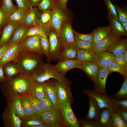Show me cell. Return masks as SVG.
<instances>
[{
    "label": "cell",
    "instance_id": "obj_53",
    "mask_svg": "<svg viewBox=\"0 0 127 127\" xmlns=\"http://www.w3.org/2000/svg\"><path fill=\"white\" fill-rule=\"evenodd\" d=\"M19 8L27 10L29 8L31 5L28 0H14Z\"/></svg>",
    "mask_w": 127,
    "mask_h": 127
},
{
    "label": "cell",
    "instance_id": "obj_5",
    "mask_svg": "<svg viewBox=\"0 0 127 127\" xmlns=\"http://www.w3.org/2000/svg\"><path fill=\"white\" fill-rule=\"evenodd\" d=\"M40 36L37 35L24 38L20 42V52L30 51L44 54L40 45Z\"/></svg>",
    "mask_w": 127,
    "mask_h": 127
},
{
    "label": "cell",
    "instance_id": "obj_22",
    "mask_svg": "<svg viewBox=\"0 0 127 127\" xmlns=\"http://www.w3.org/2000/svg\"><path fill=\"white\" fill-rule=\"evenodd\" d=\"M21 98L17 95H14L7 100V105L12 108L16 114L22 119L25 115L21 105Z\"/></svg>",
    "mask_w": 127,
    "mask_h": 127
},
{
    "label": "cell",
    "instance_id": "obj_38",
    "mask_svg": "<svg viewBox=\"0 0 127 127\" xmlns=\"http://www.w3.org/2000/svg\"><path fill=\"white\" fill-rule=\"evenodd\" d=\"M57 3L56 0H40L36 6L42 12L51 10Z\"/></svg>",
    "mask_w": 127,
    "mask_h": 127
},
{
    "label": "cell",
    "instance_id": "obj_10",
    "mask_svg": "<svg viewBox=\"0 0 127 127\" xmlns=\"http://www.w3.org/2000/svg\"><path fill=\"white\" fill-rule=\"evenodd\" d=\"M73 30L69 24L63 26L58 36L63 49L71 46L75 42V39Z\"/></svg>",
    "mask_w": 127,
    "mask_h": 127
},
{
    "label": "cell",
    "instance_id": "obj_32",
    "mask_svg": "<svg viewBox=\"0 0 127 127\" xmlns=\"http://www.w3.org/2000/svg\"><path fill=\"white\" fill-rule=\"evenodd\" d=\"M46 26L41 25L39 22L27 28L25 37L37 35H41L46 34L47 36L50 31L44 28Z\"/></svg>",
    "mask_w": 127,
    "mask_h": 127
},
{
    "label": "cell",
    "instance_id": "obj_16",
    "mask_svg": "<svg viewBox=\"0 0 127 127\" xmlns=\"http://www.w3.org/2000/svg\"><path fill=\"white\" fill-rule=\"evenodd\" d=\"M43 83L46 94L52 102L56 110L59 112L60 104L56 92L55 81L50 79Z\"/></svg>",
    "mask_w": 127,
    "mask_h": 127
},
{
    "label": "cell",
    "instance_id": "obj_61",
    "mask_svg": "<svg viewBox=\"0 0 127 127\" xmlns=\"http://www.w3.org/2000/svg\"><path fill=\"white\" fill-rule=\"evenodd\" d=\"M123 55L126 62H127V50H126L125 52L123 53Z\"/></svg>",
    "mask_w": 127,
    "mask_h": 127
},
{
    "label": "cell",
    "instance_id": "obj_39",
    "mask_svg": "<svg viewBox=\"0 0 127 127\" xmlns=\"http://www.w3.org/2000/svg\"><path fill=\"white\" fill-rule=\"evenodd\" d=\"M21 102L22 109L25 115H29L35 114L30 104L28 95L21 97Z\"/></svg>",
    "mask_w": 127,
    "mask_h": 127
},
{
    "label": "cell",
    "instance_id": "obj_49",
    "mask_svg": "<svg viewBox=\"0 0 127 127\" xmlns=\"http://www.w3.org/2000/svg\"><path fill=\"white\" fill-rule=\"evenodd\" d=\"M105 4L108 14L118 20L115 8L110 0H103Z\"/></svg>",
    "mask_w": 127,
    "mask_h": 127
},
{
    "label": "cell",
    "instance_id": "obj_58",
    "mask_svg": "<svg viewBox=\"0 0 127 127\" xmlns=\"http://www.w3.org/2000/svg\"><path fill=\"white\" fill-rule=\"evenodd\" d=\"M3 67L0 66V84L6 80L3 72Z\"/></svg>",
    "mask_w": 127,
    "mask_h": 127
},
{
    "label": "cell",
    "instance_id": "obj_27",
    "mask_svg": "<svg viewBox=\"0 0 127 127\" xmlns=\"http://www.w3.org/2000/svg\"><path fill=\"white\" fill-rule=\"evenodd\" d=\"M22 120L21 127H36L44 123L40 115L35 114L25 115Z\"/></svg>",
    "mask_w": 127,
    "mask_h": 127
},
{
    "label": "cell",
    "instance_id": "obj_14",
    "mask_svg": "<svg viewBox=\"0 0 127 127\" xmlns=\"http://www.w3.org/2000/svg\"><path fill=\"white\" fill-rule=\"evenodd\" d=\"M111 73L107 68L99 67L94 82L95 90L102 93L107 94L106 82L108 75Z\"/></svg>",
    "mask_w": 127,
    "mask_h": 127
},
{
    "label": "cell",
    "instance_id": "obj_33",
    "mask_svg": "<svg viewBox=\"0 0 127 127\" xmlns=\"http://www.w3.org/2000/svg\"><path fill=\"white\" fill-rule=\"evenodd\" d=\"M29 101L34 113L40 115L43 112L40 100L32 92L28 95Z\"/></svg>",
    "mask_w": 127,
    "mask_h": 127
},
{
    "label": "cell",
    "instance_id": "obj_21",
    "mask_svg": "<svg viewBox=\"0 0 127 127\" xmlns=\"http://www.w3.org/2000/svg\"><path fill=\"white\" fill-rule=\"evenodd\" d=\"M99 67L96 62H80L79 68L84 71L90 79L94 82Z\"/></svg>",
    "mask_w": 127,
    "mask_h": 127
},
{
    "label": "cell",
    "instance_id": "obj_41",
    "mask_svg": "<svg viewBox=\"0 0 127 127\" xmlns=\"http://www.w3.org/2000/svg\"><path fill=\"white\" fill-rule=\"evenodd\" d=\"M40 43L43 54L47 59L49 56L50 44L48 37L46 34L40 36Z\"/></svg>",
    "mask_w": 127,
    "mask_h": 127
},
{
    "label": "cell",
    "instance_id": "obj_42",
    "mask_svg": "<svg viewBox=\"0 0 127 127\" xmlns=\"http://www.w3.org/2000/svg\"><path fill=\"white\" fill-rule=\"evenodd\" d=\"M40 101L43 112L56 111L52 102L46 94L44 98Z\"/></svg>",
    "mask_w": 127,
    "mask_h": 127
},
{
    "label": "cell",
    "instance_id": "obj_3",
    "mask_svg": "<svg viewBox=\"0 0 127 127\" xmlns=\"http://www.w3.org/2000/svg\"><path fill=\"white\" fill-rule=\"evenodd\" d=\"M43 55L32 52H20L15 62L17 63L22 73L29 76L34 69L44 62Z\"/></svg>",
    "mask_w": 127,
    "mask_h": 127
},
{
    "label": "cell",
    "instance_id": "obj_40",
    "mask_svg": "<svg viewBox=\"0 0 127 127\" xmlns=\"http://www.w3.org/2000/svg\"><path fill=\"white\" fill-rule=\"evenodd\" d=\"M95 45L93 43L77 40H75L74 43L70 46L77 50L79 49L93 51Z\"/></svg>",
    "mask_w": 127,
    "mask_h": 127
},
{
    "label": "cell",
    "instance_id": "obj_2",
    "mask_svg": "<svg viewBox=\"0 0 127 127\" xmlns=\"http://www.w3.org/2000/svg\"><path fill=\"white\" fill-rule=\"evenodd\" d=\"M29 76L33 81L36 82L43 83L54 79L62 83H70L69 80L55 70L49 63L44 62L34 69Z\"/></svg>",
    "mask_w": 127,
    "mask_h": 127
},
{
    "label": "cell",
    "instance_id": "obj_30",
    "mask_svg": "<svg viewBox=\"0 0 127 127\" xmlns=\"http://www.w3.org/2000/svg\"><path fill=\"white\" fill-rule=\"evenodd\" d=\"M28 28L21 25L15 30L12 37L8 43L11 46L20 43L25 37Z\"/></svg>",
    "mask_w": 127,
    "mask_h": 127
},
{
    "label": "cell",
    "instance_id": "obj_9",
    "mask_svg": "<svg viewBox=\"0 0 127 127\" xmlns=\"http://www.w3.org/2000/svg\"><path fill=\"white\" fill-rule=\"evenodd\" d=\"M70 84L62 83L56 80L55 85L58 98L60 104L65 102H73Z\"/></svg>",
    "mask_w": 127,
    "mask_h": 127
},
{
    "label": "cell",
    "instance_id": "obj_12",
    "mask_svg": "<svg viewBox=\"0 0 127 127\" xmlns=\"http://www.w3.org/2000/svg\"><path fill=\"white\" fill-rule=\"evenodd\" d=\"M2 118L5 127H21L22 119L12 108L7 105L2 113Z\"/></svg>",
    "mask_w": 127,
    "mask_h": 127
},
{
    "label": "cell",
    "instance_id": "obj_57",
    "mask_svg": "<svg viewBox=\"0 0 127 127\" xmlns=\"http://www.w3.org/2000/svg\"><path fill=\"white\" fill-rule=\"evenodd\" d=\"M68 0H60L58 3L62 9L64 10L67 9V3Z\"/></svg>",
    "mask_w": 127,
    "mask_h": 127
},
{
    "label": "cell",
    "instance_id": "obj_55",
    "mask_svg": "<svg viewBox=\"0 0 127 127\" xmlns=\"http://www.w3.org/2000/svg\"><path fill=\"white\" fill-rule=\"evenodd\" d=\"M9 47L8 44L0 48V60Z\"/></svg>",
    "mask_w": 127,
    "mask_h": 127
},
{
    "label": "cell",
    "instance_id": "obj_19",
    "mask_svg": "<svg viewBox=\"0 0 127 127\" xmlns=\"http://www.w3.org/2000/svg\"><path fill=\"white\" fill-rule=\"evenodd\" d=\"M80 62L76 59H71L59 61L53 65L54 69L62 75L65 74L69 70L74 68H79Z\"/></svg>",
    "mask_w": 127,
    "mask_h": 127
},
{
    "label": "cell",
    "instance_id": "obj_46",
    "mask_svg": "<svg viewBox=\"0 0 127 127\" xmlns=\"http://www.w3.org/2000/svg\"><path fill=\"white\" fill-rule=\"evenodd\" d=\"M75 40H83L93 43V37L92 33L82 34L79 33L73 30Z\"/></svg>",
    "mask_w": 127,
    "mask_h": 127
},
{
    "label": "cell",
    "instance_id": "obj_50",
    "mask_svg": "<svg viewBox=\"0 0 127 127\" xmlns=\"http://www.w3.org/2000/svg\"><path fill=\"white\" fill-rule=\"evenodd\" d=\"M108 97L117 105L118 109L127 111V99L119 100L112 98L109 95L107 94Z\"/></svg>",
    "mask_w": 127,
    "mask_h": 127
},
{
    "label": "cell",
    "instance_id": "obj_43",
    "mask_svg": "<svg viewBox=\"0 0 127 127\" xmlns=\"http://www.w3.org/2000/svg\"><path fill=\"white\" fill-rule=\"evenodd\" d=\"M113 127H127V124L117 113L113 112L112 115Z\"/></svg>",
    "mask_w": 127,
    "mask_h": 127
},
{
    "label": "cell",
    "instance_id": "obj_23",
    "mask_svg": "<svg viewBox=\"0 0 127 127\" xmlns=\"http://www.w3.org/2000/svg\"><path fill=\"white\" fill-rule=\"evenodd\" d=\"M3 69L6 80L10 79L22 73L17 63L15 62L5 64L3 67Z\"/></svg>",
    "mask_w": 127,
    "mask_h": 127
},
{
    "label": "cell",
    "instance_id": "obj_48",
    "mask_svg": "<svg viewBox=\"0 0 127 127\" xmlns=\"http://www.w3.org/2000/svg\"><path fill=\"white\" fill-rule=\"evenodd\" d=\"M111 72H116L119 73L124 78L127 77V72L124 69L114 62L112 63L107 68Z\"/></svg>",
    "mask_w": 127,
    "mask_h": 127
},
{
    "label": "cell",
    "instance_id": "obj_44",
    "mask_svg": "<svg viewBox=\"0 0 127 127\" xmlns=\"http://www.w3.org/2000/svg\"><path fill=\"white\" fill-rule=\"evenodd\" d=\"M27 10L18 8L16 11L9 16V21L19 22L21 23Z\"/></svg>",
    "mask_w": 127,
    "mask_h": 127
},
{
    "label": "cell",
    "instance_id": "obj_63",
    "mask_svg": "<svg viewBox=\"0 0 127 127\" xmlns=\"http://www.w3.org/2000/svg\"><path fill=\"white\" fill-rule=\"evenodd\" d=\"M60 0H56V1L58 3H59V1H60Z\"/></svg>",
    "mask_w": 127,
    "mask_h": 127
},
{
    "label": "cell",
    "instance_id": "obj_51",
    "mask_svg": "<svg viewBox=\"0 0 127 127\" xmlns=\"http://www.w3.org/2000/svg\"><path fill=\"white\" fill-rule=\"evenodd\" d=\"M9 16L8 15L0 8V31L9 20Z\"/></svg>",
    "mask_w": 127,
    "mask_h": 127
},
{
    "label": "cell",
    "instance_id": "obj_17",
    "mask_svg": "<svg viewBox=\"0 0 127 127\" xmlns=\"http://www.w3.org/2000/svg\"><path fill=\"white\" fill-rule=\"evenodd\" d=\"M21 24L19 22H8L3 29L0 37V48L8 42L15 30Z\"/></svg>",
    "mask_w": 127,
    "mask_h": 127
},
{
    "label": "cell",
    "instance_id": "obj_56",
    "mask_svg": "<svg viewBox=\"0 0 127 127\" xmlns=\"http://www.w3.org/2000/svg\"><path fill=\"white\" fill-rule=\"evenodd\" d=\"M113 62L122 67L121 64V55L114 56Z\"/></svg>",
    "mask_w": 127,
    "mask_h": 127
},
{
    "label": "cell",
    "instance_id": "obj_4",
    "mask_svg": "<svg viewBox=\"0 0 127 127\" xmlns=\"http://www.w3.org/2000/svg\"><path fill=\"white\" fill-rule=\"evenodd\" d=\"M83 92L87 96L93 98L96 101L100 109L107 108L113 113H117L118 107L116 104L108 97L107 94L99 92L94 89L84 90Z\"/></svg>",
    "mask_w": 127,
    "mask_h": 127
},
{
    "label": "cell",
    "instance_id": "obj_6",
    "mask_svg": "<svg viewBox=\"0 0 127 127\" xmlns=\"http://www.w3.org/2000/svg\"><path fill=\"white\" fill-rule=\"evenodd\" d=\"M71 103L65 102L60 104L59 112L66 126L79 127L80 126L72 110Z\"/></svg>",
    "mask_w": 127,
    "mask_h": 127
},
{
    "label": "cell",
    "instance_id": "obj_7",
    "mask_svg": "<svg viewBox=\"0 0 127 127\" xmlns=\"http://www.w3.org/2000/svg\"><path fill=\"white\" fill-rule=\"evenodd\" d=\"M50 44L48 61L58 60L63 49L59 41L57 34L54 30L50 31L48 35Z\"/></svg>",
    "mask_w": 127,
    "mask_h": 127
},
{
    "label": "cell",
    "instance_id": "obj_34",
    "mask_svg": "<svg viewBox=\"0 0 127 127\" xmlns=\"http://www.w3.org/2000/svg\"><path fill=\"white\" fill-rule=\"evenodd\" d=\"M77 50L71 46L63 49L58 59L59 62L75 59Z\"/></svg>",
    "mask_w": 127,
    "mask_h": 127
},
{
    "label": "cell",
    "instance_id": "obj_59",
    "mask_svg": "<svg viewBox=\"0 0 127 127\" xmlns=\"http://www.w3.org/2000/svg\"><path fill=\"white\" fill-rule=\"evenodd\" d=\"M28 0L32 7H36L40 0Z\"/></svg>",
    "mask_w": 127,
    "mask_h": 127
},
{
    "label": "cell",
    "instance_id": "obj_18",
    "mask_svg": "<svg viewBox=\"0 0 127 127\" xmlns=\"http://www.w3.org/2000/svg\"><path fill=\"white\" fill-rule=\"evenodd\" d=\"M20 42L11 46L9 45L0 60V66H3L7 63L16 61L20 53Z\"/></svg>",
    "mask_w": 127,
    "mask_h": 127
},
{
    "label": "cell",
    "instance_id": "obj_28",
    "mask_svg": "<svg viewBox=\"0 0 127 127\" xmlns=\"http://www.w3.org/2000/svg\"><path fill=\"white\" fill-rule=\"evenodd\" d=\"M127 50V40H119L110 47L107 51L112 53L114 56L123 54Z\"/></svg>",
    "mask_w": 127,
    "mask_h": 127
},
{
    "label": "cell",
    "instance_id": "obj_25",
    "mask_svg": "<svg viewBox=\"0 0 127 127\" xmlns=\"http://www.w3.org/2000/svg\"><path fill=\"white\" fill-rule=\"evenodd\" d=\"M113 113L108 108L100 109L99 120L100 127H112Z\"/></svg>",
    "mask_w": 127,
    "mask_h": 127
},
{
    "label": "cell",
    "instance_id": "obj_62",
    "mask_svg": "<svg viewBox=\"0 0 127 127\" xmlns=\"http://www.w3.org/2000/svg\"><path fill=\"white\" fill-rule=\"evenodd\" d=\"M2 4V1L0 0V6H1Z\"/></svg>",
    "mask_w": 127,
    "mask_h": 127
},
{
    "label": "cell",
    "instance_id": "obj_31",
    "mask_svg": "<svg viewBox=\"0 0 127 127\" xmlns=\"http://www.w3.org/2000/svg\"><path fill=\"white\" fill-rule=\"evenodd\" d=\"M107 19L109 22L112 30L117 35L121 36H127V33L120 22L110 15L108 14Z\"/></svg>",
    "mask_w": 127,
    "mask_h": 127
},
{
    "label": "cell",
    "instance_id": "obj_13",
    "mask_svg": "<svg viewBox=\"0 0 127 127\" xmlns=\"http://www.w3.org/2000/svg\"><path fill=\"white\" fill-rule=\"evenodd\" d=\"M120 37L111 30L108 35L95 45L93 50L95 53L96 55L100 53L107 51L113 44L120 39Z\"/></svg>",
    "mask_w": 127,
    "mask_h": 127
},
{
    "label": "cell",
    "instance_id": "obj_20",
    "mask_svg": "<svg viewBox=\"0 0 127 127\" xmlns=\"http://www.w3.org/2000/svg\"><path fill=\"white\" fill-rule=\"evenodd\" d=\"M87 96L89 100V107L88 113L85 119L91 122L99 123L100 109L93 98Z\"/></svg>",
    "mask_w": 127,
    "mask_h": 127
},
{
    "label": "cell",
    "instance_id": "obj_35",
    "mask_svg": "<svg viewBox=\"0 0 127 127\" xmlns=\"http://www.w3.org/2000/svg\"><path fill=\"white\" fill-rule=\"evenodd\" d=\"M0 8L9 16L18 9L17 6L13 4L12 0H2V4Z\"/></svg>",
    "mask_w": 127,
    "mask_h": 127
},
{
    "label": "cell",
    "instance_id": "obj_47",
    "mask_svg": "<svg viewBox=\"0 0 127 127\" xmlns=\"http://www.w3.org/2000/svg\"><path fill=\"white\" fill-rule=\"evenodd\" d=\"M118 20L120 22H127V12L126 9L119 6L114 4Z\"/></svg>",
    "mask_w": 127,
    "mask_h": 127
},
{
    "label": "cell",
    "instance_id": "obj_1",
    "mask_svg": "<svg viewBox=\"0 0 127 127\" xmlns=\"http://www.w3.org/2000/svg\"><path fill=\"white\" fill-rule=\"evenodd\" d=\"M33 81L30 76L20 73L0 84L3 93L7 100L15 95L21 97L28 95L32 92Z\"/></svg>",
    "mask_w": 127,
    "mask_h": 127
},
{
    "label": "cell",
    "instance_id": "obj_24",
    "mask_svg": "<svg viewBox=\"0 0 127 127\" xmlns=\"http://www.w3.org/2000/svg\"><path fill=\"white\" fill-rule=\"evenodd\" d=\"M96 56V62L99 67L107 68L113 62L114 56L107 51L100 53Z\"/></svg>",
    "mask_w": 127,
    "mask_h": 127
},
{
    "label": "cell",
    "instance_id": "obj_11",
    "mask_svg": "<svg viewBox=\"0 0 127 127\" xmlns=\"http://www.w3.org/2000/svg\"><path fill=\"white\" fill-rule=\"evenodd\" d=\"M40 116L48 127L66 126L59 112L56 111L43 112Z\"/></svg>",
    "mask_w": 127,
    "mask_h": 127
},
{
    "label": "cell",
    "instance_id": "obj_60",
    "mask_svg": "<svg viewBox=\"0 0 127 127\" xmlns=\"http://www.w3.org/2000/svg\"><path fill=\"white\" fill-rule=\"evenodd\" d=\"M120 22L124 30L127 32V22Z\"/></svg>",
    "mask_w": 127,
    "mask_h": 127
},
{
    "label": "cell",
    "instance_id": "obj_8",
    "mask_svg": "<svg viewBox=\"0 0 127 127\" xmlns=\"http://www.w3.org/2000/svg\"><path fill=\"white\" fill-rule=\"evenodd\" d=\"M58 3L51 9L52 15L50 24L58 36L64 22L66 18L65 15Z\"/></svg>",
    "mask_w": 127,
    "mask_h": 127
},
{
    "label": "cell",
    "instance_id": "obj_52",
    "mask_svg": "<svg viewBox=\"0 0 127 127\" xmlns=\"http://www.w3.org/2000/svg\"><path fill=\"white\" fill-rule=\"evenodd\" d=\"M80 126L83 127H100L98 123L91 122L85 119H78Z\"/></svg>",
    "mask_w": 127,
    "mask_h": 127
},
{
    "label": "cell",
    "instance_id": "obj_36",
    "mask_svg": "<svg viewBox=\"0 0 127 127\" xmlns=\"http://www.w3.org/2000/svg\"><path fill=\"white\" fill-rule=\"evenodd\" d=\"M33 82L32 92L41 100L44 98L45 94L43 83Z\"/></svg>",
    "mask_w": 127,
    "mask_h": 127
},
{
    "label": "cell",
    "instance_id": "obj_26",
    "mask_svg": "<svg viewBox=\"0 0 127 127\" xmlns=\"http://www.w3.org/2000/svg\"><path fill=\"white\" fill-rule=\"evenodd\" d=\"M111 30L109 25L94 29L91 32L93 37V43L95 45L101 41L110 33Z\"/></svg>",
    "mask_w": 127,
    "mask_h": 127
},
{
    "label": "cell",
    "instance_id": "obj_37",
    "mask_svg": "<svg viewBox=\"0 0 127 127\" xmlns=\"http://www.w3.org/2000/svg\"><path fill=\"white\" fill-rule=\"evenodd\" d=\"M124 78V81L119 91L112 96L114 99L119 100L127 99V77Z\"/></svg>",
    "mask_w": 127,
    "mask_h": 127
},
{
    "label": "cell",
    "instance_id": "obj_54",
    "mask_svg": "<svg viewBox=\"0 0 127 127\" xmlns=\"http://www.w3.org/2000/svg\"><path fill=\"white\" fill-rule=\"evenodd\" d=\"M117 113L122 117L125 122L127 124V111L118 109Z\"/></svg>",
    "mask_w": 127,
    "mask_h": 127
},
{
    "label": "cell",
    "instance_id": "obj_29",
    "mask_svg": "<svg viewBox=\"0 0 127 127\" xmlns=\"http://www.w3.org/2000/svg\"><path fill=\"white\" fill-rule=\"evenodd\" d=\"M96 56L93 51L77 50L75 59L81 62H96Z\"/></svg>",
    "mask_w": 127,
    "mask_h": 127
},
{
    "label": "cell",
    "instance_id": "obj_15",
    "mask_svg": "<svg viewBox=\"0 0 127 127\" xmlns=\"http://www.w3.org/2000/svg\"><path fill=\"white\" fill-rule=\"evenodd\" d=\"M37 7L30 8L26 11L21 22V24L28 28L39 22V19L41 14Z\"/></svg>",
    "mask_w": 127,
    "mask_h": 127
},
{
    "label": "cell",
    "instance_id": "obj_45",
    "mask_svg": "<svg viewBox=\"0 0 127 127\" xmlns=\"http://www.w3.org/2000/svg\"><path fill=\"white\" fill-rule=\"evenodd\" d=\"M52 15L51 10L42 12L40 16L39 22L41 25L47 26L50 24Z\"/></svg>",
    "mask_w": 127,
    "mask_h": 127
}]
</instances>
